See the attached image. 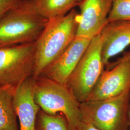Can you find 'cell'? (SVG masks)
Returning <instances> with one entry per match:
<instances>
[{"label":"cell","instance_id":"obj_1","mask_svg":"<svg viewBox=\"0 0 130 130\" xmlns=\"http://www.w3.org/2000/svg\"><path fill=\"white\" fill-rule=\"evenodd\" d=\"M79 22V14L75 9L65 15L48 21L36 41L34 79L40 77L74 40Z\"/></svg>","mask_w":130,"mask_h":130},{"label":"cell","instance_id":"obj_2","mask_svg":"<svg viewBox=\"0 0 130 130\" xmlns=\"http://www.w3.org/2000/svg\"><path fill=\"white\" fill-rule=\"evenodd\" d=\"M48 21L33 0H24L0 19V46L36 42Z\"/></svg>","mask_w":130,"mask_h":130},{"label":"cell","instance_id":"obj_3","mask_svg":"<svg viewBox=\"0 0 130 130\" xmlns=\"http://www.w3.org/2000/svg\"><path fill=\"white\" fill-rule=\"evenodd\" d=\"M34 98L43 111L65 117L70 130H74L82 121L80 102L67 85L41 76L35 79Z\"/></svg>","mask_w":130,"mask_h":130},{"label":"cell","instance_id":"obj_4","mask_svg":"<svg viewBox=\"0 0 130 130\" xmlns=\"http://www.w3.org/2000/svg\"><path fill=\"white\" fill-rule=\"evenodd\" d=\"M130 90L114 98L80 103L82 121L101 130H128Z\"/></svg>","mask_w":130,"mask_h":130},{"label":"cell","instance_id":"obj_5","mask_svg":"<svg viewBox=\"0 0 130 130\" xmlns=\"http://www.w3.org/2000/svg\"><path fill=\"white\" fill-rule=\"evenodd\" d=\"M101 34L91 39L86 50L70 76L67 87L79 102L86 101L105 66L102 60Z\"/></svg>","mask_w":130,"mask_h":130},{"label":"cell","instance_id":"obj_6","mask_svg":"<svg viewBox=\"0 0 130 130\" xmlns=\"http://www.w3.org/2000/svg\"><path fill=\"white\" fill-rule=\"evenodd\" d=\"M36 42L0 47V85L16 87L33 76Z\"/></svg>","mask_w":130,"mask_h":130},{"label":"cell","instance_id":"obj_7","mask_svg":"<svg viewBox=\"0 0 130 130\" xmlns=\"http://www.w3.org/2000/svg\"><path fill=\"white\" fill-rule=\"evenodd\" d=\"M86 101L106 99L130 90V60L118 61L107 65Z\"/></svg>","mask_w":130,"mask_h":130},{"label":"cell","instance_id":"obj_8","mask_svg":"<svg viewBox=\"0 0 130 130\" xmlns=\"http://www.w3.org/2000/svg\"><path fill=\"white\" fill-rule=\"evenodd\" d=\"M113 0H83L79 4V22L76 36L92 39L106 26Z\"/></svg>","mask_w":130,"mask_h":130},{"label":"cell","instance_id":"obj_9","mask_svg":"<svg viewBox=\"0 0 130 130\" xmlns=\"http://www.w3.org/2000/svg\"><path fill=\"white\" fill-rule=\"evenodd\" d=\"M91 40L86 38L76 36L70 45L43 71L41 76L66 85Z\"/></svg>","mask_w":130,"mask_h":130},{"label":"cell","instance_id":"obj_10","mask_svg":"<svg viewBox=\"0 0 130 130\" xmlns=\"http://www.w3.org/2000/svg\"><path fill=\"white\" fill-rule=\"evenodd\" d=\"M35 79L31 76L17 85L14 92L13 105L19 121V130H35L40 107L34 98Z\"/></svg>","mask_w":130,"mask_h":130},{"label":"cell","instance_id":"obj_11","mask_svg":"<svg viewBox=\"0 0 130 130\" xmlns=\"http://www.w3.org/2000/svg\"><path fill=\"white\" fill-rule=\"evenodd\" d=\"M102 39V56L104 65L130 45V21L108 22L101 33Z\"/></svg>","mask_w":130,"mask_h":130},{"label":"cell","instance_id":"obj_12","mask_svg":"<svg viewBox=\"0 0 130 130\" xmlns=\"http://www.w3.org/2000/svg\"><path fill=\"white\" fill-rule=\"evenodd\" d=\"M15 88L0 85V130H19L13 105Z\"/></svg>","mask_w":130,"mask_h":130},{"label":"cell","instance_id":"obj_13","mask_svg":"<svg viewBox=\"0 0 130 130\" xmlns=\"http://www.w3.org/2000/svg\"><path fill=\"white\" fill-rule=\"evenodd\" d=\"M38 13L48 20L62 17L78 5V0H33Z\"/></svg>","mask_w":130,"mask_h":130},{"label":"cell","instance_id":"obj_14","mask_svg":"<svg viewBox=\"0 0 130 130\" xmlns=\"http://www.w3.org/2000/svg\"><path fill=\"white\" fill-rule=\"evenodd\" d=\"M35 130H70L65 117L50 115L40 109L38 114Z\"/></svg>","mask_w":130,"mask_h":130},{"label":"cell","instance_id":"obj_15","mask_svg":"<svg viewBox=\"0 0 130 130\" xmlns=\"http://www.w3.org/2000/svg\"><path fill=\"white\" fill-rule=\"evenodd\" d=\"M130 21V0H113L108 21Z\"/></svg>","mask_w":130,"mask_h":130},{"label":"cell","instance_id":"obj_16","mask_svg":"<svg viewBox=\"0 0 130 130\" xmlns=\"http://www.w3.org/2000/svg\"><path fill=\"white\" fill-rule=\"evenodd\" d=\"M24 0H0V19Z\"/></svg>","mask_w":130,"mask_h":130},{"label":"cell","instance_id":"obj_17","mask_svg":"<svg viewBox=\"0 0 130 130\" xmlns=\"http://www.w3.org/2000/svg\"><path fill=\"white\" fill-rule=\"evenodd\" d=\"M74 130H101L90 123L83 121L79 123Z\"/></svg>","mask_w":130,"mask_h":130},{"label":"cell","instance_id":"obj_18","mask_svg":"<svg viewBox=\"0 0 130 130\" xmlns=\"http://www.w3.org/2000/svg\"><path fill=\"white\" fill-rule=\"evenodd\" d=\"M130 60V51L124 52L122 56L117 59L118 61Z\"/></svg>","mask_w":130,"mask_h":130},{"label":"cell","instance_id":"obj_19","mask_svg":"<svg viewBox=\"0 0 130 130\" xmlns=\"http://www.w3.org/2000/svg\"><path fill=\"white\" fill-rule=\"evenodd\" d=\"M128 124L129 127V130H130V102L128 108Z\"/></svg>","mask_w":130,"mask_h":130},{"label":"cell","instance_id":"obj_20","mask_svg":"<svg viewBox=\"0 0 130 130\" xmlns=\"http://www.w3.org/2000/svg\"><path fill=\"white\" fill-rule=\"evenodd\" d=\"M83 1V0H78V3H79V4L81 1ZM78 5H79V4H78Z\"/></svg>","mask_w":130,"mask_h":130},{"label":"cell","instance_id":"obj_21","mask_svg":"<svg viewBox=\"0 0 130 130\" xmlns=\"http://www.w3.org/2000/svg\"><path fill=\"white\" fill-rule=\"evenodd\" d=\"M0 47H1V46H0Z\"/></svg>","mask_w":130,"mask_h":130}]
</instances>
